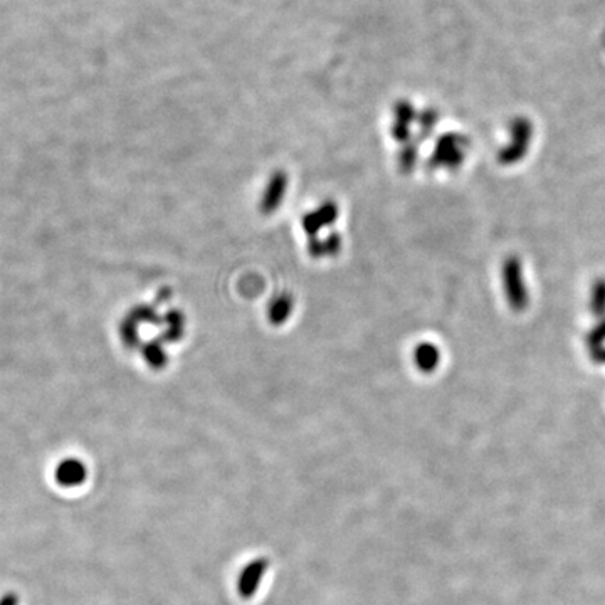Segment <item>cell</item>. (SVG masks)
Returning a JSON list of instances; mask_svg holds the SVG:
<instances>
[{"instance_id": "cell-2", "label": "cell", "mask_w": 605, "mask_h": 605, "mask_svg": "<svg viewBox=\"0 0 605 605\" xmlns=\"http://www.w3.org/2000/svg\"><path fill=\"white\" fill-rule=\"evenodd\" d=\"M56 478L63 486H80L86 480V468L80 461L68 459L58 468Z\"/></svg>"}, {"instance_id": "cell-1", "label": "cell", "mask_w": 605, "mask_h": 605, "mask_svg": "<svg viewBox=\"0 0 605 605\" xmlns=\"http://www.w3.org/2000/svg\"><path fill=\"white\" fill-rule=\"evenodd\" d=\"M268 570V560L266 559H256L251 560L241 570L237 577V594L241 599H251L254 597L256 592H258L261 580H263L264 573Z\"/></svg>"}]
</instances>
